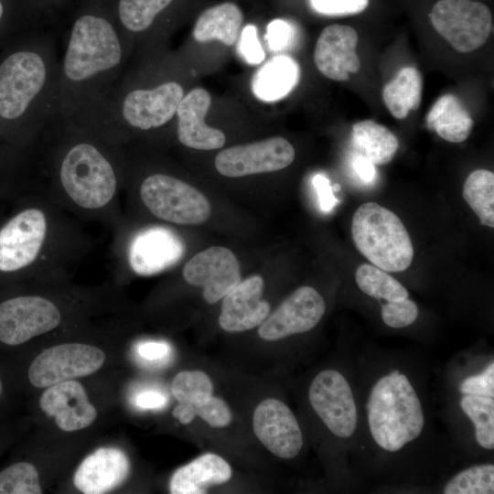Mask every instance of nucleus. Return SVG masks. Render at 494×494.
Listing matches in <instances>:
<instances>
[{"label":"nucleus","instance_id":"obj_3","mask_svg":"<svg viewBox=\"0 0 494 494\" xmlns=\"http://www.w3.org/2000/svg\"><path fill=\"white\" fill-rule=\"evenodd\" d=\"M371 436L382 449L396 452L422 433L424 416L408 378L398 370L381 377L367 403Z\"/></svg>","mask_w":494,"mask_h":494},{"label":"nucleus","instance_id":"obj_37","mask_svg":"<svg viewBox=\"0 0 494 494\" xmlns=\"http://www.w3.org/2000/svg\"><path fill=\"white\" fill-rule=\"evenodd\" d=\"M418 317L416 304L408 298L387 301L381 306V317L383 322L394 328H405L413 324Z\"/></svg>","mask_w":494,"mask_h":494},{"label":"nucleus","instance_id":"obj_32","mask_svg":"<svg viewBox=\"0 0 494 494\" xmlns=\"http://www.w3.org/2000/svg\"><path fill=\"white\" fill-rule=\"evenodd\" d=\"M460 406L473 422L475 435L480 446L494 448V400L481 395H464Z\"/></svg>","mask_w":494,"mask_h":494},{"label":"nucleus","instance_id":"obj_9","mask_svg":"<svg viewBox=\"0 0 494 494\" xmlns=\"http://www.w3.org/2000/svg\"><path fill=\"white\" fill-rule=\"evenodd\" d=\"M105 360L104 352L91 345L65 343L45 349L32 361L28 380L38 388L88 376L97 371Z\"/></svg>","mask_w":494,"mask_h":494},{"label":"nucleus","instance_id":"obj_39","mask_svg":"<svg viewBox=\"0 0 494 494\" xmlns=\"http://www.w3.org/2000/svg\"><path fill=\"white\" fill-rule=\"evenodd\" d=\"M312 8L325 16H349L365 10L369 0H309Z\"/></svg>","mask_w":494,"mask_h":494},{"label":"nucleus","instance_id":"obj_42","mask_svg":"<svg viewBox=\"0 0 494 494\" xmlns=\"http://www.w3.org/2000/svg\"><path fill=\"white\" fill-rule=\"evenodd\" d=\"M294 37V27L285 20L274 19L267 26L266 39L273 51H280L289 47Z\"/></svg>","mask_w":494,"mask_h":494},{"label":"nucleus","instance_id":"obj_46","mask_svg":"<svg viewBox=\"0 0 494 494\" xmlns=\"http://www.w3.org/2000/svg\"><path fill=\"white\" fill-rule=\"evenodd\" d=\"M351 166L359 177L366 182L370 183L374 180L376 170L374 165L361 155L355 156L351 160Z\"/></svg>","mask_w":494,"mask_h":494},{"label":"nucleus","instance_id":"obj_19","mask_svg":"<svg viewBox=\"0 0 494 494\" xmlns=\"http://www.w3.org/2000/svg\"><path fill=\"white\" fill-rule=\"evenodd\" d=\"M39 406L65 432L84 429L97 417V411L90 403L84 387L72 380L48 387L39 399Z\"/></svg>","mask_w":494,"mask_h":494},{"label":"nucleus","instance_id":"obj_31","mask_svg":"<svg viewBox=\"0 0 494 494\" xmlns=\"http://www.w3.org/2000/svg\"><path fill=\"white\" fill-rule=\"evenodd\" d=\"M355 279L363 293L377 299L396 301L409 296L401 283L373 264H361L356 271Z\"/></svg>","mask_w":494,"mask_h":494},{"label":"nucleus","instance_id":"obj_41","mask_svg":"<svg viewBox=\"0 0 494 494\" xmlns=\"http://www.w3.org/2000/svg\"><path fill=\"white\" fill-rule=\"evenodd\" d=\"M238 50L249 64L256 65L264 59L265 54L260 44L257 29L253 25H248L242 29Z\"/></svg>","mask_w":494,"mask_h":494},{"label":"nucleus","instance_id":"obj_34","mask_svg":"<svg viewBox=\"0 0 494 494\" xmlns=\"http://www.w3.org/2000/svg\"><path fill=\"white\" fill-rule=\"evenodd\" d=\"M445 494L494 493V466L481 464L461 470L447 481Z\"/></svg>","mask_w":494,"mask_h":494},{"label":"nucleus","instance_id":"obj_14","mask_svg":"<svg viewBox=\"0 0 494 494\" xmlns=\"http://www.w3.org/2000/svg\"><path fill=\"white\" fill-rule=\"evenodd\" d=\"M46 218L38 209H25L0 230V271L15 272L30 264L45 239Z\"/></svg>","mask_w":494,"mask_h":494},{"label":"nucleus","instance_id":"obj_29","mask_svg":"<svg viewBox=\"0 0 494 494\" xmlns=\"http://www.w3.org/2000/svg\"><path fill=\"white\" fill-rule=\"evenodd\" d=\"M423 92V78L413 67L401 69L383 88V102L397 119L405 118L410 111L419 108Z\"/></svg>","mask_w":494,"mask_h":494},{"label":"nucleus","instance_id":"obj_11","mask_svg":"<svg viewBox=\"0 0 494 494\" xmlns=\"http://www.w3.org/2000/svg\"><path fill=\"white\" fill-rule=\"evenodd\" d=\"M60 312L40 296H18L0 303V341L16 346L54 329Z\"/></svg>","mask_w":494,"mask_h":494},{"label":"nucleus","instance_id":"obj_1","mask_svg":"<svg viewBox=\"0 0 494 494\" xmlns=\"http://www.w3.org/2000/svg\"><path fill=\"white\" fill-rule=\"evenodd\" d=\"M127 42L107 0H81L59 59L57 121L95 129L125 60Z\"/></svg>","mask_w":494,"mask_h":494},{"label":"nucleus","instance_id":"obj_28","mask_svg":"<svg viewBox=\"0 0 494 494\" xmlns=\"http://www.w3.org/2000/svg\"><path fill=\"white\" fill-rule=\"evenodd\" d=\"M351 141L359 154L374 166L391 162L399 147L396 136L386 126L371 120L353 124Z\"/></svg>","mask_w":494,"mask_h":494},{"label":"nucleus","instance_id":"obj_18","mask_svg":"<svg viewBox=\"0 0 494 494\" xmlns=\"http://www.w3.org/2000/svg\"><path fill=\"white\" fill-rule=\"evenodd\" d=\"M264 283L260 275L241 281L223 298L220 327L227 332H242L260 326L269 315L270 305L263 300Z\"/></svg>","mask_w":494,"mask_h":494},{"label":"nucleus","instance_id":"obj_4","mask_svg":"<svg viewBox=\"0 0 494 494\" xmlns=\"http://www.w3.org/2000/svg\"><path fill=\"white\" fill-rule=\"evenodd\" d=\"M184 89L166 81L151 86L116 82L100 113L95 130L129 128L148 131L166 124L177 113Z\"/></svg>","mask_w":494,"mask_h":494},{"label":"nucleus","instance_id":"obj_30","mask_svg":"<svg viewBox=\"0 0 494 494\" xmlns=\"http://www.w3.org/2000/svg\"><path fill=\"white\" fill-rule=\"evenodd\" d=\"M463 198L479 218L481 225L494 227V174L486 169L473 171L466 179Z\"/></svg>","mask_w":494,"mask_h":494},{"label":"nucleus","instance_id":"obj_44","mask_svg":"<svg viewBox=\"0 0 494 494\" xmlns=\"http://www.w3.org/2000/svg\"><path fill=\"white\" fill-rule=\"evenodd\" d=\"M313 184L318 195L320 209L325 212L330 211L338 200L333 195L329 180L325 176L317 174L313 178Z\"/></svg>","mask_w":494,"mask_h":494},{"label":"nucleus","instance_id":"obj_23","mask_svg":"<svg viewBox=\"0 0 494 494\" xmlns=\"http://www.w3.org/2000/svg\"><path fill=\"white\" fill-rule=\"evenodd\" d=\"M232 471L221 456L207 453L177 468L171 477L172 494H202L211 486L229 481Z\"/></svg>","mask_w":494,"mask_h":494},{"label":"nucleus","instance_id":"obj_22","mask_svg":"<svg viewBox=\"0 0 494 494\" xmlns=\"http://www.w3.org/2000/svg\"><path fill=\"white\" fill-rule=\"evenodd\" d=\"M211 99L209 92L197 88L184 96L176 115L177 116V138L185 146L198 150H213L223 146L224 134L208 126L204 118Z\"/></svg>","mask_w":494,"mask_h":494},{"label":"nucleus","instance_id":"obj_15","mask_svg":"<svg viewBox=\"0 0 494 494\" xmlns=\"http://www.w3.org/2000/svg\"><path fill=\"white\" fill-rule=\"evenodd\" d=\"M325 311L326 304L320 294L311 286H301L260 325L259 337L275 341L307 332L319 323Z\"/></svg>","mask_w":494,"mask_h":494},{"label":"nucleus","instance_id":"obj_26","mask_svg":"<svg viewBox=\"0 0 494 494\" xmlns=\"http://www.w3.org/2000/svg\"><path fill=\"white\" fill-rule=\"evenodd\" d=\"M111 12L123 34L132 35L148 31L159 16L174 0H107Z\"/></svg>","mask_w":494,"mask_h":494},{"label":"nucleus","instance_id":"obj_20","mask_svg":"<svg viewBox=\"0 0 494 494\" xmlns=\"http://www.w3.org/2000/svg\"><path fill=\"white\" fill-rule=\"evenodd\" d=\"M358 34L346 25H331L325 27L314 52L318 70L334 81H348L349 73H356L360 61L356 52Z\"/></svg>","mask_w":494,"mask_h":494},{"label":"nucleus","instance_id":"obj_35","mask_svg":"<svg viewBox=\"0 0 494 494\" xmlns=\"http://www.w3.org/2000/svg\"><path fill=\"white\" fill-rule=\"evenodd\" d=\"M172 414L182 424H190L198 415L209 425L216 428L225 427L232 420V414L227 403L213 395L203 403L194 407L188 408L177 404Z\"/></svg>","mask_w":494,"mask_h":494},{"label":"nucleus","instance_id":"obj_25","mask_svg":"<svg viewBox=\"0 0 494 494\" xmlns=\"http://www.w3.org/2000/svg\"><path fill=\"white\" fill-rule=\"evenodd\" d=\"M299 73V66L292 58L274 57L254 74L252 92L264 102L278 101L295 87Z\"/></svg>","mask_w":494,"mask_h":494},{"label":"nucleus","instance_id":"obj_8","mask_svg":"<svg viewBox=\"0 0 494 494\" xmlns=\"http://www.w3.org/2000/svg\"><path fill=\"white\" fill-rule=\"evenodd\" d=\"M430 20L455 49L465 53L483 46L492 28L489 7L471 0H439L432 8Z\"/></svg>","mask_w":494,"mask_h":494},{"label":"nucleus","instance_id":"obj_43","mask_svg":"<svg viewBox=\"0 0 494 494\" xmlns=\"http://www.w3.org/2000/svg\"><path fill=\"white\" fill-rule=\"evenodd\" d=\"M167 402V394L150 388L137 392L132 398V403L140 410H161L166 406Z\"/></svg>","mask_w":494,"mask_h":494},{"label":"nucleus","instance_id":"obj_45","mask_svg":"<svg viewBox=\"0 0 494 494\" xmlns=\"http://www.w3.org/2000/svg\"><path fill=\"white\" fill-rule=\"evenodd\" d=\"M71 0H27V6L32 17L47 16Z\"/></svg>","mask_w":494,"mask_h":494},{"label":"nucleus","instance_id":"obj_33","mask_svg":"<svg viewBox=\"0 0 494 494\" xmlns=\"http://www.w3.org/2000/svg\"><path fill=\"white\" fill-rule=\"evenodd\" d=\"M172 394L183 407H194L206 402L213 393L210 378L201 370H183L173 379Z\"/></svg>","mask_w":494,"mask_h":494},{"label":"nucleus","instance_id":"obj_12","mask_svg":"<svg viewBox=\"0 0 494 494\" xmlns=\"http://www.w3.org/2000/svg\"><path fill=\"white\" fill-rule=\"evenodd\" d=\"M295 156L293 145L277 136L226 148L217 155L215 166L225 177H239L285 168Z\"/></svg>","mask_w":494,"mask_h":494},{"label":"nucleus","instance_id":"obj_2","mask_svg":"<svg viewBox=\"0 0 494 494\" xmlns=\"http://www.w3.org/2000/svg\"><path fill=\"white\" fill-rule=\"evenodd\" d=\"M59 58L55 40L31 31L0 57V132L22 133L58 120Z\"/></svg>","mask_w":494,"mask_h":494},{"label":"nucleus","instance_id":"obj_6","mask_svg":"<svg viewBox=\"0 0 494 494\" xmlns=\"http://www.w3.org/2000/svg\"><path fill=\"white\" fill-rule=\"evenodd\" d=\"M61 185L70 198L85 209H99L113 197L117 179L113 164L92 142L71 145L59 166Z\"/></svg>","mask_w":494,"mask_h":494},{"label":"nucleus","instance_id":"obj_21","mask_svg":"<svg viewBox=\"0 0 494 494\" xmlns=\"http://www.w3.org/2000/svg\"><path fill=\"white\" fill-rule=\"evenodd\" d=\"M129 472V459L121 449L100 447L82 460L73 482L82 493L103 494L122 485Z\"/></svg>","mask_w":494,"mask_h":494},{"label":"nucleus","instance_id":"obj_16","mask_svg":"<svg viewBox=\"0 0 494 494\" xmlns=\"http://www.w3.org/2000/svg\"><path fill=\"white\" fill-rule=\"evenodd\" d=\"M252 428L263 446L280 458H294L303 446L296 418L289 407L277 399H265L256 406Z\"/></svg>","mask_w":494,"mask_h":494},{"label":"nucleus","instance_id":"obj_24","mask_svg":"<svg viewBox=\"0 0 494 494\" xmlns=\"http://www.w3.org/2000/svg\"><path fill=\"white\" fill-rule=\"evenodd\" d=\"M426 126L441 138L461 143L470 134L474 122L461 101L453 94L437 99L426 115Z\"/></svg>","mask_w":494,"mask_h":494},{"label":"nucleus","instance_id":"obj_5","mask_svg":"<svg viewBox=\"0 0 494 494\" xmlns=\"http://www.w3.org/2000/svg\"><path fill=\"white\" fill-rule=\"evenodd\" d=\"M351 234L360 253L386 272H403L412 263L413 247L400 218L376 202H366L355 211Z\"/></svg>","mask_w":494,"mask_h":494},{"label":"nucleus","instance_id":"obj_17","mask_svg":"<svg viewBox=\"0 0 494 494\" xmlns=\"http://www.w3.org/2000/svg\"><path fill=\"white\" fill-rule=\"evenodd\" d=\"M184 252V242L177 233L167 228L151 227L134 236L128 257L136 274L152 275L175 265Z\"/></svg>","mask_w":494,"mask_h":494},{"label":"nucleus","instance_id":"obj_13","mask_svg":"<svg viewBox=\"0 0 494 494\" xmlns=\"http://www.w3.org/2000/svg\"><path fill=\"white\" fill-rule=\"evenodd\" d=\"M183 277L187 283L203 288L207 303L215 304L241 282L240 264L230 249L212 246L185 264Z\"/></svg>","mask_w":494,"mask_h":494},{"label":"nucleus","instance_id":"obj_7","mask_svg":"<svg viewBox=\"0 0 494 494\" xmlns=\"http://www.w3.org/2000/svg\"><path fill=\"white\" fill-rule=\"evenodd\" d=\"M140 195L155 216L172 223L196 225L210 216V204L200 191L168 175L147 177L141 185Z\"/></svg>","mask_w":494,"mask_h":494},{"label":"nucleus","instance_id":"obj_40","mask_svg":"<svg viewBox=\"0 0 494 494\" xmlns=\"http://www.w3.org/2000/svg\"><path fill=\"white\" fill-rule=\"evenodd\" d=\"M460 392L465 395L494 397L493 361L481 373L467 378L460 385Z\"/></svg>","mask_w":494,"mask_h":494},{"label":"nucleus","instance_id":"obj_27","mask_svg":"<svg viewBox=\"0 0 494 494\" xmlns=\"http://www.w3.org/2000/svg\"><path fill=\"white\" fill-rule=\"evenodd\" d=\"M242 19V13L236 5L223 3L202 13L195 25L193 36L199 42L217 39L231 46L238 38Z\"/></svg>","mask_w":494,"mask_h":494},{"label":"nucleus","instance_id":"obj_38","mask_svg":"<svg viewBox=\"0 0 494 494\" xmlns=\"http://www.w3.org/2000/svg\"><path fill=\"white\" fill-rule=\"evenodd\" d=\"M137 360L148 367L166 365L172 357V348L166 341H141L134 346Z\"/></svg>","mask_w":494,"mask_h":494},{"label":"nucleus","instance_id":"obj_10","mask_svg":"<svg viewBox=\"0 0 494 494\" xmlns=\"http://www.w3.org/2000/svg\"><path fill=\"white\" fill-rule=\"evenodd\" d=\"M308 398L313 410L335 435L348 438L354 434L357 407L351 388L340 372H319L311 382Z\"/></svg>","mask_w":494,"mask_h":494},{"label":"nucleus","instance_id":"obj_47","mask_svg":"<svg viewBox=\"0 0 494 494\" xmlns=\"http://www.w3.org/2000/svg\"><path fill=\"white\" fill-rule=\"evenodd\" d=\"M7 17V4L5 0H0V33L5 26Z\"/></svg>","mask_w":494,"mask_h":494},{"label":"nucleus","instance_id":"obj_36","mask_svg":"<svg viewBox=\"0 0 494 494\" xmlns=\"http://www.w3.org/2000/svg\"><path fill=\"white\" fill-rule=\"evenodd\" d=\"M38 473L35 466L23 461L0 472V494H40Z\"/></svg>","mask_w":494,"mask_h":494},{"label":"nucleus","instance_id":"obj_48","mask_svg":"<svg viewBox=\"0 0 494 494\" xmlns=\"http://www.w3.org/2000/svg\"><path fill=\"white\" fill-rule=\"evenodd\" d=\"M2 392H3V383H2V381L0 379V396L2 394Z\"/></svg>","mask_w":494,"mask_h":494}]
</instances>
